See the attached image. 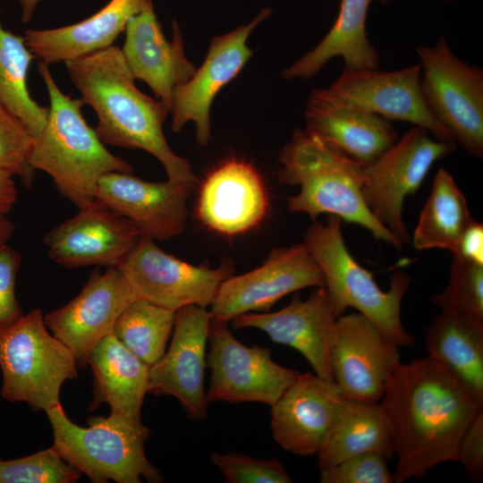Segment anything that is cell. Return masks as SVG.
<instances>
[{"mask_svg": "<svg viewBox=\"0 0 483 483\" xmlns=\"http://www.w3.org/2000/svg\"><path fill=\"white\" fill-rule=\"evenodd\" d=\"M396 345L360 313L337 317L330 344L335 383L347 399L379 402L399 365Z\"/></svg>", "mask_w": 483, "mask_h": 483, "instance_id": "obj_13", "label": "cell"}, {"mask_svg": "<svg viewBox=\"0 0 483 483\" xmlns=\"http://www.w3.org/2000/svg\"><path fill=\"white\" fill-rule=\"evenodd\" d=\"M34 138L24 123L0 101V167L31 188L36 170L30 164Z\"/></svg>", "mask_w": 483, "mask_h": 483, "instance_id": "obj_35", "label": "cell"}, {"mask_svg": "<svg viewBox=\"0 0 483 483\" xmlns=\"http://www.w3.org/2000/svg\"><path fill=\"white\" fill-rule=\"evenodd\" d=\"M375 1L378 2V3L382 4H386L391 3V2H393L394 0H375ZM440 1L445 2V3H450L453 0H440Z\"/></svg>", "mask_w": 483, "mask_h": 483, "instance_id": "obj_44", "label": "cell"}, {"mask_svg": "<svg viewBox=\"0 0 483 483\" xmlns=\"http://www.w3.org/2000/svg\"><path fill=\"white\" fill-rule=\"evenodd\" d=\"M53 428V447L67 462L92 482L140 483L141 479L157 483L164 480L145 454L150 431L141 420L110 412L107 417H91L89 426L74 424L61 403L47 411Z\"/></svg>", "mask_w": 483, "mask_h": 483, "instance_id": "obj_6", "label": "cell"}, {"mask_svg": "<svg viewBox=\"0 0 483 483\" xmlns=\"http://www.w3.org/2000/svg\"><path fill=\"white\" fill-rule=\"evenodd\" d=\"M455 461L462 464L472 479H482L483 409L475 414L461 436L456 448Z\"/></svg>", "mask_w": 483, "mask_h": 483, "instance_id": "obj_39", "label": "cell"}, {"mask_svg": "<svg viewBox=\"0 0 483 483\" xmlns=\"http://www.w3.org/2000/svg\"><path fill=\"white\" fill-rule=\"evenodd\" d=\"M428 355L445 365L483 404V319L441 309L426 332Z\"/></svg>", "mask_w": 483, "mask_h": 483, "instance_id": "obj_28", "label": "cell"}, {"mask_svg": "<svg viewBox=\"0 0 483 483\" xmlns=\"http://www.w3.org/2000/svg\"><path fill=\"white\" fill-rule=\"evenodd\" d=\"M211 319L207 308L188 305L178 309L170 347L149 367L148 393L175 397L193 420L208 414L204 374Z\"/></svg>", "mask_w": 483, "mask_h": 483, "instance_id": "obj_17", "label": "cell"}, {"mask_svg": "<svg viewBox=\"0 0 483 483\" xmlns=\"http://www.w3.org/2000/svg\"><path fill=\"white\" fill-rule=\"evenodd\" d=\"M141 237L131 221L95 199L49 230L43 242L48 258L62 267H117Z\"/></svg>", "mask_w": 483, "mask_h": 483, "instance_id": "obj_16", "label": "cell"}, {"mask_svg": "<svg viewBox=\"0 0 483 483\" xmlns=\"http://www.w3.org/2000/svg\"><path fill=\"white\" fill-rule=\"evenodd\" d=\"M123 55L134 79L146 82L170 110L173 93L194 74L196 66L184 51L183 38L176 21L168 41L157 21L152 0L128 21Z\"/></svg>", "mask_w": 483, "mask_h": 483, "instance_id": "obj_22", "label": "cell"}, {"mask_svg": "<svg viewBox=\"0 0 483 483\" xmlns=\"http://www.w3.org/2000/svg\"><path fill=\"white\" fill-rule=\"evenodd\" d=\"M413 125L376 160L363 165L362 196L374 216L403 242L408 234L402 220L406 196L414 194L438 159L452 153L454 141L433 139Z\"/></svg>", "mask_w": 483, "mask_h": 483, "instance_id": "obj_9", "label": "cell"}, {"mask_svg": "<svg viewBox=\"0 0 483 483\" xmlns=\"http://www.w3.org/2000/svg\"><path fill=\"white\" fill-rule=\"evenodd\" d=\"M72 352L46 328L36 308L0 331L1 395L9 402H25L34 411L60 403L64 381L76 378Z\"/></svg>", "mask_w": 483, "mask_h": 483, "instance_id": "obj_7", "label": "cell"}, {"mask_svg": "<svg viewBox=\"0 0 483 483\" xmlns=\"http://www.w3.org/2000/svg\"><path fill=\"white\" fill-rule=\"evenodd\" d=\"M271 12L270 8H264L250 23L212 38L201 66L173 93L170 113L174 132H179L187 123L193 122L198 143L201 146L208 144L209 112L213 100L249 61L252 50L247 45L248 38Z\"/></svg>", "mask_w": 483, "mask_h": 483, "instance_id": "obj_18", "label": "cell"}, {"mask_svg": "<svg viewBox=\"0 0 483 483\" xmlns=\"http://www.w3.org/2000/svg\"><path fill=\"white\" fill-rule=\"evenodd\" d=\"M342 219L328 215L325 224L314 222L304 243L320 267L331 307L338 317L354 308L398 346H411L414 339L404 328L401 305L411 277L402 271L391 276L390 288L382 291L372 274L349 252L342 233Z\"/></svg>", "mask_w": 483, "mask_h": 483, "instance_id": "obj_5", "label": "cell"}, {"mask_svg": "<svg viewBox=\"0 0 483 483\" xmlns=\"http://www.w3.org/2000/svg\"><path fill=\"white\" fill-rule=\"evenodd\" d=\"M311 286H325V279L305 243L275 249L258 267L222 282L210 305L211 318L227 323L267 311L283 297Z\"/></svg>", "mask_w": 483, "mask_h": 483, "instance_id": "obj_12", "label": "cell"}, {"mask_svg": "<svg viewBox=\"0 0 483 483\" xmlns=\"http://www.w3.org/2000/svg\"><path fill=\"white\" fill-rule=\"evenodd\" d=\"M21 255L7 243L0 246V331L24 315L15 296V283Z\"/></svg>", "mask_w": 483, "mask_h": 483, "instance_id": "obj_38", "label": "cell"}, {"mask_svg": "<svg viewBox=\"0 0 483 483\" xmlns=\"http://www.w3.org/2000/svg\"><path fill=\"white\" fill-rule=\"evenodd\" d=\"M196 184L148 182L113 172L98 181L96 199L131 221L142 237L167 241L183 233L187 202Z\"/></svg>", "mask_w": 483, "mask_h": 483, "instance_id": "obj_19", "label": "cell"}, {"mask_svg": "<svg viewBox=\"0 0 483 483\" xmlns=\"http://www.w3.org/2000/svg\"><path fill=\"white\" fill-rule=\"evenodd\" d=\"M210 461L228 483H291L283 464L277 459L259 460L239 453H211Z\"/></svg>", "mask_w": 483, "mask_h": 483, "instance_id": "obj_36", "label": "cell"}, {"mask_svg": "<svg viewBox=\"0 0 483 483\" xmlns=\"http://www.w3.org/2000/svg\"><path fill=\"white\" fill-rule=\"evenodd\" d=\"M305 130L332 148L368 165L399 138L390 121L314 89L307 100Z\"/></svg>", "mask_w": 483, "mask_h": 483, "instance_id": "obj_23", "label": "cell"}, {"mask_svg": "<svg viewBox=\"0 0 483 483\" xmlns=\"http://www.w3.org/2000/svg\"><path fill=\"white\" fill-rule=\"evenodd\" d=\"M268 208L266 187L249 163L232 159L214 169L203 182L197 215L209 229L237 235L257 226Z\"/></svg>", "mask_w": 483, "mask_h": 483, "instance_id": "obj_24", "label": "cell"}, {"mask_svg": "<svg viewBox=\"0 0 483 483\" xmlns=\"http://www.w3.org/2000/svg\"><path fill=\"white\" fill-rule=\"evenodd\" d=\"M208 343V402H256L271 406L299 375L275 362L269 349L242 343L226 322L211 319Z\"/></svg>", "mask_w": 483, "mask_h": 483, "instance_id": "obj_10", "label": "cell"}, {"mask_svg": "<svg viewBox=\"0 0 483 483\" xmlns=\"http://www.w3.org/2000/svg\"><path fill=\"white\" fill-rule=\"evenodd\" d=\"M373 0H341L337 17L319 43L283 72L287 80L314 77L334 57L346 69H375L380 54L367 33V18Z\"/></svg>", "mask_w": 483, "mask_h": 483, "instance_id": "obj_26", "label": "cell"}, {"mask_svg": "<svg viewBox=\"0 0 483 483\" xmlns=\"http://www.w3.org/2000/svg\"><path fill=\"white\" fill-rule=\"evenodd\" d=\"M473 221L467 200L452 174L440 167L414 230L413 245L419 250L439 248L455 255L463 233Z\"/></svg>", "mask_w": 483, "mask_h": 483, "instance_id": "obj_30", "label": "cell"}, {"mask_svg": "<svg viewBox=\"0 0 483 483\" xmlns=\"http://www.w3.org/2000/svg\"><path fill=\"white\" fill-rule=\"evenodd\" d=\"M278 159L279 182L300 186L299 193L287 199L291 212L306 214L314 221L321 214L334 215L402 249L403 242L374 216L364 201L362 164L302 129L292 132Z\"/></svg>", "mask_w": 483, "mask_h": 483, "instance_id": "obj_3", "label": "cell"}, {"mask_svg": "<svg viewBox=\"0 0 483 483\" xmlns=\"http://www.w3.org/2000/svg\"><path fill=\"white\" fill-rule=\"evenodd\" d=\"M483 265V225L473 221L463 233L455 255Z\"/></svg>", "mask_w": 483, "mask_h": 483, "instance_id": "obj_40", "label": "cell"}, {"mask_svg": "<svg viewBox=\"0 0 483 483\" xmlns=\"http://www.w3.org/2000/svg\"><path fill=\"white\" fill-rule=\"evenodd\" d=\"M420 73L419 63L394 71L343 68L327 89L342 102L387 121L410 123L437 140L454 141L430 113L421 92Z\"/></svg>", "mask_w": 483, "mask_h": 483, "instance_id": "obj_14", "label": "cell"}, {"mask_svg": "<svg viewBox=\"0 0 483 483\" xmlns=\"http://www.w3.org/2000/svg\"><path fill=\"white\" fill-rule=\"evenodd\" d=\"M394 455L389 428L379 402L345 398L338 418L318 454L324 470L364 453Z\"/></svg>", "mask_w": 483, "mask_h": 483, "instance_id": "obj_29", "label": "cell"}, {"mask_svg": "<svg viewBox=\"0 0 483 483\" xmlns=\"http://www.w3.org/2000/svg\"><path fill=\"white\" fill-rule=\"evenodd\" d=\"M18 199L14 175L0 167V213L8 214Z\"/></svg>", "mask_w": 483, "mask_h": 483, "instance_id": "obj_41", "label": "cell"}, {"mask_svg": "<svg viewBox=\"0 0 483 483\" xmlns=\"http://www.w3.org/2000/svg\"><path fill=\"white\" fill-rule=\"evenodd\" d=\"M432 301L483 319V265L453 256L447 286Z\"/></svg>", "mask_w": 483, "mask_h": 483, "instance_id": "obj_34", "label": "cell"}, {"mask_svg": "<svg viewBox=\"0 0 483 483\" xmlns=\"http://www.w3.org/2000/svg\"><path fill=\"white\" fill-rule=\"evenodd\" d=\"M64 64L83 103L97 116L95 131L104 144L143 149L161 163L167 180L197 183L191 164L165 137L169 108L136 87L121 48L111 46Z\"/></svg>", "mask_w": 483, "mask_h": 483, "instance_id": "obj_2", "label": "cell"}, {"mask_svg": "<svg viewBox=\"0 0 483 483\" xmlns=\"http://www.w3.org/2000/svg\"><path fill=\"white\" fill-rule=\"evenodd\" d=\"M136 299L122 271L108 267L103 274L94 271L81 292L44 316V322L72 352L78 366L85 367L94 348L112 334L120 314Z\"/></svg>", "mask_w": 483, "mask_h": 483, "instance_id": "obj_15", "label": "cell"}, {"mask_svg": "<svg viewBox=\"0 0 483 483\" xmlns=\"http://www.w3.org/2000/svg\"><path fill=\"white\" fill-rule=\"evenodd\" d=\"M175 312L136 299L120 314L112 334L150 367L165 352L174 329Z\"/></svg>", "mask_w": 483, "mask_h": 483, "instance_id": "obj_32", "label": "cell"}, {"mask_svg": "<svg viewBox=\"0 0 483 483\" xmlns=\"http://www.w3.org/2000/svg\"><path fill=\"white\" fill-rule=\"evenodd\" d=\"M117 267L138 299L174 311L188 305L210 306L222 282L233 273L227 265L211 268L181 260L146 237Z\"/></svg>", "mask_w": 483, "mask_h": 483, "instance_id": "obj_11", "label": "cell"}, {"mask_svg": "<svg viewBox=\"0 0 483 483\" xmlns=\"http://www.w3.org/2000/svg\"><path fill=\"white\" fill-rule=\"evenodd\" d=\"M344 400L335 381L315 373H299L270 406V426L275 442L297 455L317 454L332 430Z\"/></svg>", "mask_w": 483, "mask_h": 483, "instance_id": "obj_20", "label": "cell"}, {"mask_svg": "<svg viewBox=\"0 0 483 483\" xmlns=\"http://www.w3.org/2000/svg\"><path fill=\"white\" fill-rule=\"evenodd\" d=\"M94 375L91 408L107 402L111 412L141 420L148 390L149 366L126 348L113 334L103 338L89 355Z\"/></svg>", "mask_w": 483, "mask_h": 483, "instance_id": "obj_27", "label": "cell"}, {"mask_svg": "<svg viewBox=\"0 0 483 483\" xmlns=\"http://www.w3.org/2000/svg\"><path fill=\"white\" fill-rule=\"evenodd\" d=\"M397 457L394 482L421 479L455 461L461 436L483 409L467 387L435 358L399 363L379 401Z\"/></svg>", "mask_w": 483, "mask_h": 483, "instance_id": "obj_1", "label": "cell"}, {"mask_svg": "<svg viewBox=\"0 0 483 483\" xmlns=\"http://www.w3.org/2000/svg\"><path fill=\"white\" fill-rule=\"evenodd\" d=\"M80 475L53 446L25 457L0 460V483H72Z\"/></svg>", "mask_w": 483, "mask_h": 483, "instance_id": "obj_33", "label": "cell"}, {"mask_svg": "<svg viewBox=\"0 0 483 483\" xmlns=\"http://www.w3.org/2000/svg\"><path fill=\"white\" fill-rule=\"evenodd\" d=\"M320 483H392L394 476L378 453H364L320 470Z\"/></svg>", "mask_w": 483, "mask_h": 483, "instance_id": "obj_37", "label": "cell"}, {"mask_svg": "<svg viewBox=\"0 0 483 483\" xmlns=\"http://www.w3.org/2000/svg\"><path fill=\"white\" fill-rule=\"evenodd\" d=\"M147 0H111L90 17L67 26L25 30L30 52L47 65L73 60L113 46Z\"/></svg>", "mask_w": 483, "mask_h": 483, "instance_id": "obj_25", "label": "cell"}, {"mask_svg": "<svg viewBox=\"0 0 483 483\" xmlns=\"http://www.w3.org/2000/svg\"><path fill=\"white\" fill-rule=\"evenodd\" d=\"M42 0H18L21 8V21L23 23L29 22L36 11L38 4Z\"/></svg>", "mask_w": 483, "mask_h": 483, "instance_id": "obj_42", "label": "cell"}, {"mask_svg": "<svg viewBox=\"0 0 483 483\" xmlns=\"http://www.w3.org/2000/svg\"><path fill=\"white\" fill-rule=\"evenodd\" d=\"M38 71L48 92L46 124L34 138L30 164L47 174L58 191L79 208L96 199L98 181L113 172L132 174V166L112 154L81 113L82 99L64 95L42 61Z\"/></svg>", "mask_w": 483, "mask_h": 483, "instance_id": "obj_4", "label": "cell"}, {"mask_svg": "<svg viewBox=\"0 0 483 483\" xmlns=\"http://www.w3.org/2000/svg\"><path fill=\"white\" fill-rule=\"evenodd\" d=\"M34 56L24 37L4 29L0 21V101L36 138L46 124L48 107L36 102L27 86L28 71Z\"/></svg>", "mask_w": 483, "mask_h": 483, "instance_id": "obj_31", "label": "cell"}, {"mask_svg": "<svg viewBox=\"0 0 483 483\" xmlns=\"http://www.w3.org/2000/svg\"><path fill=\"white\" fill-rule=\"evenodd\" d=\"M13 231V224L6 217V215L0 213V246L6 243Z\"/></svg>", "mask_w": 483, "mask_h": 483, "instance_id": "obj_43", "label": "cell"}, {"mask_svg": "<svg viewBox=\"0 0 483 483\" xmlns=\"http://www.w3.org/2000/svg\"><path fill=\"white\" fill-rule=\"evenodd\" d=\"M337 316L325 286L302 300L295 297L284 308L270 313H246L232 321L235 329L252 327L279 344L288 345L309 361L318 377L334 381L330 344Z\"/></svg>", "mask_w": 483, "mask_h": 483, "instance_id": "obj_21", "label": "cell"}, {"mask_svg": "<svg viewBox=\"0 0 483 483\" xmlns=\"http://www.w3.org/2000/svg\"><path fill=\"white\" fill-rule=\"evenodd\" d=\"M420 89L436 120L470 155L483 156V69L459 58L445 36L416 48Z\"/></svg>", "mask_w": 483, "mask_h": 483, "instance_id": "obj_8", "label": "cell"}]
</instances>
